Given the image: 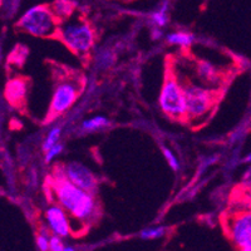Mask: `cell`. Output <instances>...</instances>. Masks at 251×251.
<instances>
[{
    "label": "cell",
    "instance_id": "cell-18",
    "mask_svg": "<svg viewBox=\"0 0 251 251\" xmlns=\"http://www.w3.org/2000/svg\"><path fill=\"white\" fill-rule=\"evenodd\" d=\"M60 134H62V128H60V127H57V126L53 127V128L47 133L46 138H44L43 141V146H42V149H43L44 152L48 151L49 149H51V147L57 145V143H59Z\"/></svg>",
    "mask_w": 251,
    "mask_h": 251
},
{
    "label": "cell",
    "instance_id": "cell-13",
    "mask_svg": "<svg viewBox=\"0 0 251 251\" xmlns=\"http://www.w3.org/2000/svg\"><path fill=\"white\" fill-rule=\"evenodd\" d=\"M197 73H199V77L206 83H217L219 80V75H217V71L212 64L207 62H200L197 64Z\"/></svg>",
    "mask_w": 251,
    "mask_h": 251
},
{
    "label": "cell",
    "instance_id": "cell-19",
    "mask_svg": "<svg viewBox=\"0 0 251 251\" xmlns=\"http://www.w3.org/2000/svg\"><path fill=\"white\" fill-rule=\"evenodd\" d=\"M114 55L108 49H100L96 55V66L100 68H108L113 64Z\"/></svg>",
    "mask_w": 251,
    "mask_h": 251
},
{
    "label": "cell",
    "instance_id": "cell-26",
    "mask_svg": "<svg viewBox=\"0 0 251 251\" xmlns=\"http://www.w3.org/2000/svg\"><path fill=\"white\" fill-rule=\"evenodd\" d=\"M63 251H75V248L66 245V246H64V249H63Z\"/></svg>",
    "mask_w": 251,
    "mask_h": 251
},
{
    "label": "cell",
    "instance_id": "cell-4",
    "mask_svg": "<svg viewBox=\"0 0 251 251\" xmlns=\"http://www.w3.org/2000/svg\"><path fill=\"white\" fill-rule=\"evenodd\" d=\"M158 102H160V107L163 113L172 120L181 121L187 118L185 91L175 78H166L162 89H161Z\"/></svg>",
    "mask_w": 251,
    "mask_h": 251
},
{
    "label": "cell",
    "instance_id": "cell-7",
    "mask_svg": "<svg viewBox=\"0 0 251 251\" xmlns=\"http://www.w3.org/2000/svg\"><path fill=\"white\" fill-rule=\"evenodd\" d=\"M58 172H60L72 183H75V186L86 190V191L94 194V191L97 190V176L83 163L77 162V161H71V162L59 167Z\"/></svg>",
    "mask_w": 251,
    "mask_h": 251
},
{
    "label": "cell",
    "instance_id": "cell-8",
    "mask_svg": "<svg viewBox=\"0 0 251 251\" xmlns=\"http://www.w3.org/2000/svg\"><path fill=\"white\" fill-rule=\"evenodd\" d=\"M78 98V87L75 83L64 80L58 83L50 102V116H60L68 111Z\"/></svg>",
    "mask_w": 251,
    "mask_h": 251
},
{
    "label": "cell",
    "instance_id": "cell-23",
    "mask_svg": "<svg viewBox=\"0 0 251 251\" xmlns=\"http://www.w3.org/2000/svg\"><path fill=\"white\" fill-rule=\"evenodd\" d=\"M243 185L246 186V187H251V165H249L248 170L244 172L243 176Z\"/></svg>",
    "mask_w": 251,
    "mask_h": 251
},
{
    "label": "cell",
    "instance_id": "cell-12",
    "mask_svg": "<svg viewBox=\"0 0 251 251\" xmlns=\"http://www.w3.org/2000/svg\"><path fill=\"white\" fill-rule=\"evenodd\" d=\"M167 43L171 44V46H178L182 47V48H188L194 43L195 37L194 34L188 33V31H174V33H170L166 37Z\"/></svg>",
    "mask_w": 251,
    "mask_h": 251
},
{
    "label": "cell",
    "instance_id": "cell-14",
    "mask_svg": "<svg viewBox=\"0 0 251 251\" xmlns=\"http://www.w3.org/2000/svg\"><path fill=\"white\" fill-rule=\"evenodd\" d=\"M109 126V121L103 116H96V117L88 118V120H84L80 125V128L84 132H97L100 131L103 128H107Z\"/></svg>",
    "mask_w": 251,
    "mask_h": 251
},
{
    "label": "cell",
    "instance_id": "cell-16",
    "mask_svg": "<svg viewBox=\"0 0 251 251\" xmlns=\"http://www.w3.org/2000/svg\"><path fill=\"white\" fill-rule=\"evenodd\" d=\"M51 232L47 226H42L38 230L37 237H35V245L38 251H49V240H50Z\"/></svg>",
    "mask_w": 251,
    "mask_h": 251
},
{
    "label": "cell",
    "instance_id": "cell-17",
    "mask_svg": "<svg viewBox=\"0 0 251 251\" xmlns=\"http://www.w3.org/2000/svg\"><path fill=\"white\" fill-rule=\"evenodd\" d=\"M167 228L165 226H151V227L143 228L140 232V237L142 240H157L166 236Z\"/></svg>",
    "mask_w": 251,
    "mask_h": 251
},
{
    "label": "cell",
    "instance_id": "cell-11",
    "mask_svg": "<svg viewBox=\"0 0 251 251\" xmlns=\"http://www.w3.org/2000/svg\"><path fill=\"white\" fill-rule=\"evenodd\" d=\"M169 9L170 0H162L160 5L150 14V22L152 25L157 26V28H163L169 23Z\"/></svg>",
    "mask_w": 251,
    "mask_h": 251
},
{
    "label": "cell",
    "instance_id": "cell-28",
    "mask_svg": "<svg viewBox=\"0 0 251 251\" xmlns=\"http://www.w3.org/2000/svg\"><path fill=\"white\" fill-rule=\"evenodd\" d=\"M3 1L4 0H0V12H1V8H3Z\"/></svg>",
    "mask_w": 251,
    "mask_h": 251
},
{
    "label": "cell",
    "instance_id": "cell-9",
    "mask_svg": "<svg viewBox=\"0 0 251 251\" xmlns=\"http://www.w3.org/2000/svg\"><path fill=\"white\" fill-rule=\"evenodd\" d=\"M44 220H46V226L49 228L51 235L67 239L73 232L69 214L59 203L50 205L47 208L44 212Z\"/></svg>",
    "mask_w": 251,
    "mask_h": 251
},
{
    "label": "cell",
    "instance_id": "cell-10",
    "mask_svg": "<svg viewBox=\"0 0 251 251\" xmlns=\"http://www.w3.org/2000/svg\"><path fill=\"white\" fill-rule=\"evenodd\" d=\"M26 83L23 79L14 78L9 80L5 87V97L12 104H18L25 98Z\"/></svg>",
    "mask_w": 251,
    "mask_h": 251
},
{
    "label": "cell",
    "instance_id": "cell-3",
    "mask_svg": "<svg viewBox=\"0 0 251 251\" xmlns=\"http://www.w3.org/2000/svg\"><path fill=\"white\" fill-rule=\"evenodd\" d=\"M57 34L63 43L78 55L88 54L96 42L91 25L79 19L68 20L59 24Z\"/></svg>",
    "mask_w": 251,
    "mask_h": 251
},
{
    "label": "cell",
    "instance_id": "cell-25",
    "mask_svg": "<svg viewBox=\"0 0 251 251\" xmlns=\"http://www.w3.org/2000/svg\"><path fill=\"white\" fill-rule=\"evenodd\" d=\"M243 161L245 163H248V165H251V152L248 154V156H245V158H244Z\"/></svg>",
    "mask_w": 251,
    "mask_h": 251
},
{
    "label": "cell",
    "instance_id": "cell-22",
    "mask_svg": "<svg viewBox=\"0 0 251 251\" xmlns=\"http://www.w3.org/2000/svg\"><path fill=\"white\" fill-rule=\"evenodd\" d=\"M66 244L63 243L62 237L57 236V235H51L50 240H49V251H63Z\"/></svg>",
    "mask_w": 251,
    "mask_h": 251
},
{
    "label": "cell",
    "instance_id": "cell-2",
    "mask_svg": "<svg viewBox=\"0 0 251 251\" xmlns=\"http://www.w3.org/2000/svg\"><path fill=\"white\" fill-rule=\"evenodd\" d=\"M59 19L49 5L39 4L28 8L17 22V28L31 37L47 38L58 33Z\"/></svg>",
    "mask_w": 251,
    "mask_h": 251
},
{
    "label": "cell",
    "instance_id": "cell-1",
    "mask_svg": "<svg viewBox=\"0 0 251 251\" xmlns=\"http://www.w3.org/2000/svg\"><path fill=\"white\" fill-rule=\"evenodd\" d=\"M57 203H59L72 219L77 220L83 226L97 217L98 203L92 192L78 187L68 181L60 172H57L53 181Z\"/></svg>",
    "mask_w": 251,
    "mask_h": 251
},
{
    "label": "cell",
    "instance_id": "cell-27",
    "mask_svg": "<svg viewBox=\"0 0 251 251\" xmlns=\"http://www.w3.org/2000/svg\"><path fill=\"white\" fill-rule=\"evenodd\" d=\"M239 251H251V248H240Z\"/></svg>",
    "mask_w": 251,
    "mask_h": 251
},
{
    "label": "cell",
    "instance_id": "cell-24",
    "mask_svg": "<svg viewBox=\"0 0 251 251\" xmlns=\"http://www.w3.org/2000/svg\"><path fill=\"white\" fill-rule=\"evenodd\" d=\"M161 37H162V30H161V28L153 26V29H152V38L153 39H160Z\"/></svg>",
    "mask_w": 251,
    "mask_h": 251
},
{
    "label": "cell",
    "instance_id": "cell-15",
    "mask_svg": "<svg viewBox=\"0 0 251 251\" xmlns=\"http://www.w3.org/2000/svg\"><path fill=\"white\" fill-rule=\"evenodd\" d=\"M50 8L55 17L59 20H63L71 17L73 9H75V4L69 0H57L53 5H50Z\"/></svg>",
    "mask_w": 251,
    "mask_h": 251
},
{
    "label": "cell",
    "instance_id": "cell-6",
    "mask_svg": "<svg viewBox=\"0 0 251 251\" xmlns=\"http://www.w3.org/2000/svg\"><path fill=\"white\" fill-rule=\"evenodd\" d=\"M182 87L185 91L187 118L197 120L206 116L214 106V92L203 87L195 86V84H186Z\"/></svg>",
    "mask_w": 251,
    "mask_h": 251
},
{
    "label": "cell",
    "instance_id": "cell-21",
    "mask_svg": "<svg viewBox=\"0 0 251 251\" xmlns=\"http://www.w3.org/2000/svg\"><path fill=\"white\" fill-rule=\"evenodd\" d=\"M63 149H64V147H63L62 143H57L55 146H53L51 149H49L48 151L44 152V161H46L47 163L51 162L54 158H57V156H59V154L62 153Z\"/></svg>",
    "mask_w": 251,
    "mask_h": 251
},
{
    "label": "cell",
    "instance_id": "cell-20",
    "mask_svg": "<svg viewBox=\"0 0 251 251\" xmlns=\"http://www.w3.org/2000/svg\"><path fill=\"white\" fill-rule=\"evenodd\" d=\"M162 152H163V156H165V160L167 161L170 167H171L174 171H178V170H180V161H178V158L175 156L174 152H172L170 149H167V147H163Z\"/></svg>",
    "mask_w": 251,
    "mask_h": 251
},
{
    "label": "cell",
    "instance_id": "cell-5",
    "mask_svg": "<svg viewBox=\"0 0 251 251\" xmlns=\"http://www.w3.org/2000/svg\"><path fill=\"white\" fill-rule=\"evenodd\" d=\"M224 226L228 239L237 249L251 248V208L227 215Z\"/></svg>",
    "mask_w": 251,
    "mask_h": 251
}]
</instances>
